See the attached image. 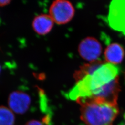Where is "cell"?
Masks as SVG:
<instances>
[{"mask_svg":"<svg viewBox=\"0 0 125 125\" xmlns=\"http://www.w3.org/2000/svg\"><path fill=\"white\" fill-rule=\"evenodd\" d=\"M54 22L49 14H42L35 17L32 23L34 31L41 35H45L52 30Z\"/></svg>","mask_w":125,"mask_h":125,"instance_id":"52a82bcc","label":"cell"},{"mask_svg":"<svg viewBox=\"0 0 125 125\" xmlns=\"http://www.w3.org/2000/svg\"><path fill=\"white\" fill-rule=\"evenodd\" d=\"M75 14V9L72 3L65 0H57L53 2L49 9V15L54 22L58 25L69 22Z\"/></svg>","mask_w":125,"mask_h":125,"instance_id":"3957f363","label":"cell"},{"mask_svg":"<svg viewBox=\"0 0 125 125\" xmlns=\"http://www.w3.org/2000/svg\"><path fill=\"white\" fill-rule=\"evenodd\" d=\"M31 99L26 92L16 90L9 94L8 98L9 108L14 113L23 115L27 112L31 105Z\"/></svg>","mask_w":125,"mask_h":125,"instance_id":"8992f818","label":"cell"},{"mask_svg":"<svg viewBox=\"0 0 125 125\" xmlns=\"http://www.w3.org/2000/svg\"><path fill=\"white\" fill-rule=\"evenodd\" d=\"M125 56V51L121 45L112 43L107 46L104 52L106 62L117 64L122 62Z\"/></svg>","mask_w":125,"mask_h":125,"instance_id":"ba28073f","label":"cell"},{"mask_svg":"<svg viewBox=\"0 0 125 125\" xmlns=\"http://www.w3.org/2000/svg\"></svg>","mask_w":125,"mask_h":125,"instance_id":"4fadbf2b","label":"cell"},{"mask_svg":"<svg viewBox=\"0 0 125 125\" xmlns=\"http://www.w3.org/2000/svg\"><path fill=\"white\" fill-rule=\"evenodd\" d=\"M0 72H1V66L0 65Z\"/></svg>","mask_w":125,"mask_h":125,"instance_id":"7c38bea8","label":"cell"},{"mask_svg":"<svg viewBox=\"0 0 125 125\" xmlns=\"http://www.w3.org/2000/svg\"><path fill=\"white\" fill-rule=\"evenodd\" d=\"M11 1L9 0H0V6L3 7L9 4Z\"/></svg>","mask_w":125,"mask_h":125,"instance_id":"8fae6325","label":"cell"},{"mask_svg":"<svg viewBox=\"0 0 125 125\" xmlns=\"http://www.w3.org/2000/svg\"><path fill=\"white\" fill-rule=\"evenodd\" d=\"M15 116L9 107L0 106V125H14Z\"/></svg>","mask_w":125,"mask_h":125,"instance_id":"9c48e42d","label":"cell"},{"mask_svg":"<svg viewBox=\"0 0 125 125\" xmlns=\"http://www.w3.org/2000/svg\"><path fill=\"white\" fill-rule=\"evenodd\" d=\"M24 125H45L43 122H41L40 121L35 120H32L29 121Z\"/></svg>","mask_w":125,"mask_h":125,"instance_id":"30bf717a","label":"cell"},{"mask_svg":"<svg viewBox=\"0 0 125 125\" xmlns=\"http://www.w3.org/2000/svg\"><path fill=\"white\" fill-rule=\"evenodd\" d=\"M81 119L87 125H113L119 110L117 104L98 100H79Z\"/></svg>","mask_w":125,"mask_h":125,"instance_id":"7a4b0ae2","label":"cell"},{"mask_svg":"<svg viewBox=\"0 0 125 125\" xmlns=\"http://www.w3.org/2000/svg\"><path fill=\"white\" fill-rule=\"evenodd\" d=\"M102 46L96 39L92 37L85 38L78 45V52L82 58L90 62L98 60L102 52Z\"/></svg>","mask_w":125,"mask_h":125,"instance_id":"5b68a950","label":"cell"},{"mask_svg":"<svg viewBox=\"0 0 125 125\" xmlns=\"http://www.w3.org/2000/svg\"><path fill=\"white\" fill-rule=\"evenodd\" d=\"M109 26L125 36V0H114L109 5L107 17Z\"/></svg>","mask_w":125,"mask_h":125,"instance_id":"277c9868","label":"cell"},{"mask_svg":"<svg viewBox=\"0 0 125 125\" xmlns=\"http://www.w3.org/2000/svg\"><path fill=\"white\" fill-rule=\"evenodd\" d=\"M119 73L115 65L101 60L85 64L75 72L76 84L69 97L76 101L93 100L117 104L120 90Z\"/></svg>","mask_w":125,"mask_h":125,"instance_id":"6da1fadb","label":"cell"}]
</instances>
